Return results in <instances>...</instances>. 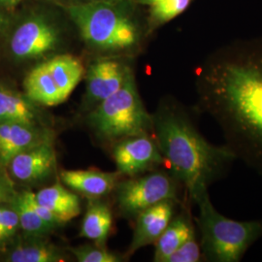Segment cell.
Segmentation results:
<instances>
[{"mask_svg":"<svg viewBox=\"0 0 262 262\" xmlns=\"http://www.w3.org/2000/svg\"><path fill=\"white\" fill-rule=\"evenodd\" d=\"M56 166V150L51 140L19 152L8 163L11 175L27 184L47 179L54 173Z\"/></svg>","mask_w":262,"mask_h":262,"instance_id":"obj_9","label":"cell"},{"mask_svg":"<svg viewBox=\"0 0 262 262\" xmlns=\"http://www.w3.org/2000/svg\"><path fill=\"white\" fill-rule=\"evenodd\" d=\"M21 0H0V5L6 6V7H13L17 4H19Z\"/></svg>","mask_w":262,"mask_h":262,"instance_id":"obj_28","label":"cell"},{"mask_svg":"<svg viewBox=\"0 0 262 262\" xmlns=\"http://www.w3.org/2000/svg\"><path fill=\"white\" fill-rule=\"evenodd\" d=\"M199 261H204V258L200 242L197 240L196 234H194L172 253L166 262Z\"/></svg>","mask_w":262,"mask_h":262,"instance_id":"obj_24","label":"cell"},{"mask_svg":"<svg viewBox=\"0 0 262 262\" xmlns=\"http://www.w3.org/2000/svg\"><path fill=\"white\" fill-rule=\"evenodd\" d=\"M15 193L9 180L0 174V204H9Z\"/></svg>","mask_w":262,"mask_h":262,"instance_id":"obj_26","label":"cell"},{"mask_svg":"<svg viewBox=\"0 0 262 262\" xmlns=\"http://www.w3.org/2000/svg\"><path fill=\"white\" fill-rule=\"evenodd\" d=\"M38 202L56 216L60 225L70 222L81 213L79 197L66 189L59 182L35 193Z\"/></svg>","mask_w":262,"mask_h":262,"instance_id":"obj_16","label":"cell"},{"mask_svg":"<svg viewBox=\"0 0 262 262\" xmlns=\"http://www.w3.org/2000/svg\"><path fill=\"white\" fill-rule=\"evenodd\" d=\"M19 216V227L28 237H43L54 230L45 223L31 206L28 199V190L16 192L9 202Z\"/></svg>","mask_w":262,"mask_h":262,"instance_id":"obj_21","label":"cell"},{"mask_svg":"<svg viewBox=\"0 0 262 262\" xmlns=\"http://www.w3.org/2000/svg\"><path fill=\"white\" fill-rule=\"evenodd\" d=\"M69 252L72 253L79 262H119L121 257L115 253L109 252L105 247L100 246H80L70 248Z\"/></svg>","mask_w":262,"mask_h":262,"instance_id":"obj_23","label":"cell"},{"mask_svg":"<svg viewBox=\"0 0 262 262\" xmlns=\"http://www.w3.org/2000/svg\"><path fill=\"white\" fill-rule=\"evenodd\" d=\"M152 134L165 164L191 203L224 178L237 160L225 144L207 141L188 114L172 102L162 104L152 116Z\"/></svg>","mask_w":262,"mask_h":262,"instance_id":"obj_2","label":"cell"},{"mask_svg":"<svg viewBox=\"0 0 262 262\" xmlns=\"http://www.w3.org/2000/svg\"><path fill=\"white\" fill-rule=\"evenodd\" d=\"M125 3L81 1L66 6L84 42L100 51H125L138 47L143 30Z\"/></svg>","mask_w":262,"mask_h":262,"instance_id":"obj_3","label":"cell"},{"mask_svg":"<svg viewBox=\"0 0 262 262\" xmlns=\"http://www.w3.org/2000/svg\"><path fill=\"white\" fill-rule=\"evenodd\" d=\"M135 4H138V5H143V6H148L150 7L152 4L159 2L160 0H132Z\"/></svg>","mask_w":262,"mask_h":262,"instance_id":"obj_27","label":"cell"},{"mask_svg":"<svg viewBox=\"0 0 262 262\" xmlns=\"http://www.w3.org/2000/svg\"><path fill=\"white\" fill-rule=\"evenodd\" d=\"M178 181L172 174L152 171L131 177L117 186L120 209L124 215L136 216L142 211L166 200L178 202Z\"/></svg>","mask_w":262,"mask_h":262,"instance_id":"obj_6","label":"cell"},{"mask_svg":"<svg viewBox=\"0 0 262 262\" xmlns=\"http://www.w3.org/2000/svg\"><path fill=\"white\" fill-rule=\"evenodd\" d=\"M193 0H160L152 4L147 19V32L150 33L159 27L177 18L189 7Z\"/></svg>","mask_w":262,"mask_h":262,"instance_id":"obj_22","label":"cell"},{"mask_svg":"<svg viewBox=\"0 0 262 262\" xmlns=\"http://www.w3.org/2000/svg\"><path fill=\"white\" fill-rule=\"evenodd\" d=\"M60 30L45 14H33L24 19L10 39V51L19 60L39 59L56 51Z\"/></svg>","mask_w":262,"mask_h":262,"instance_id":"obj_7","label":"cell"},{"mask_svg":"<svg viewBox=\"0 0 262 262\" xmlns=\"http://www.w3.org/2000/svg\"><path fill=\"white\" fill-rule=\"evenodd\" d=\"M7 261L60 262L66 260L63 252L55 245L43 240V237H28L10 251Z\"/></svg>","mask_w":262,"mask_h":262,"instance_id":"obj_18","label":"cell"},{"mask_svg":"<svg viewBox=\"0 0 262 262\" xmlns=\"http://www.w3.org/2000/svg\"><path fill=\"white\" fill-rule=\"evenodd\" d=\"M132 71L126 63L116 59L104 58L94 61L86 72V98L99 104L117 93Z\"/></svg>","mask_w":262,"mask_h":262,"instance_id":"obj_10","label":"cell"},{"mask_svg":"<svg viewBox=\"0 0 262 262\" xmlns=\"http://www.w3.org/2000/svg\"><path fill=\"white\" fill-rule=\"evenodd\" d=\"M61 182L84 196L98 198L110 193L117 186L118 176L100 170H63L60 172Z\"/></svg>","mask_w":262,"mask_h":262,"instance_id":"obj_13","label":"cell"},{"mask_svg":"<svg viewBox=\"0 0 262 262\" xmlns=\"http://www.w3.org/2000/svg\"><path fill=\"white\" fill-rule=\"evenodd\" d=\"M50 140L51 133L35 125L0 122V163L8 165L19 152Z\"/></svg>","mask_w":262,"mask_h":262,"instance_id":"obj_12","label":"cell"},{"mask_svg":"<svg viewBox=\"0 0 262 262\" xmlns=\"http://www.w3.org/2000/svg\"><path fill=\"white\" fill-rule=\"evenodd\" d=\"M114 159L118 171L129 177L150 172L165 164L157 142L150 135L124 138L114 149Z\"/></svg>","mask_w":262,"mask_h":262,"instance_id":"obj_8","label":"cell"},{"mask_svg":"<svg viewBox=\"0 0 262 262\" xmlns=\"http://www.w3.org/2000/svg\"><path fill=\"white\" fill-rule=\"evenodd\" d=\"M178 202L166 200L142 211L136 215V225L127 254L136 253L141 248L156 243L174 216Z\"/></svg>","mask_w":262,"mask_h":262,"instance_id":"obj_11","label":"cell"},{"mask_svg":"<svg viewBox=\"0 0 262 262\" xmlns=\"http://www.w3.org/2000/svg\"><path fill=\"white\" fill-rule=\"evenodd\" d=\"M195 220L200 232L204 261L240 262L248 250L262 237V220L239 222L222 215L209 190L197 198Z\"/></svg>","mask_w":262,"mask_h":262,"instance_id":"obj_4","label":"cell"},{"mask_svg":"<svg viewBox=\"0 0 262 262\" xmlns=\"http://www.w3.org/2000/svg\"><path fill=\"white\" fill-rule=\"evenodd\" d=\"M26 96L31 102L48 107L63 103L66 99L51 75L46 61L32 68L25 79Z\"/></svg>","mask_w":262,"mask_h":262,"instance_id":"obj_14","label":"cell"},{"mask_svg":"<svg viewBox=\"0 0 262 262\" xmlns=\"http://www.w3.org/2000/svg\"><path fill=\"white\" fill-rule=\"evenodd\" d=\"M28 97L0 86V122H12L35 125L36 112Z\"/></svg>","mask_w":262,"mask_h":262,"instance_id":"obj_20","label":"cell"},{"mask_svg":"<svg viewBox=\"0 0 262 262\" xmlns=\"http://www.w3.org/2000/svg\"><path fill=\"white\" fill-rule=\"evenodd\" d=\"M197 108L215 121L236 159L262 176V38L239 39L197 69Z\"/></svg>","mask_w":262,"mask_h":262,"instance_id":"obj_1","label":"cell"},{"mask_svg":"<svg viewBox=\"0 0 262 262\" xmlns=\"http://www.w3.org/2000/svg\"><path fill=\"white\" fill-rule=\"evenodd\" d=\"M19 228V221L16 210L11 206L0 204V243L12 238Z\"/></svg>","mask_w":262,"mask_h":262,"instance_id":"obj_25","label":"cell"},{"mask_svg":"<svg viewBox=\"0 0 262 262\" xmlns=\"http://www.w3.org/2000/svg\"><path fill=\"white\" fill-rule=\"evenodd\" d=\"M5 18H4V16L0 13V31L2 30V28H4V26H5Z\"/></svg>","mask_w":262,"mask_h":262,"instance_id":"obj_31","label":"cell"},{"mask_svg":"<svg viewBox=\"0 0 262 262\" xmlns=\"http://www.w3.org/2000/svg\"><path fill=\"white\" fill-rule=\"evenodd\" d=\"M89 1H94V2H106V3H114V4H118V3L128 2V1H131V0H89Z\"/></svg>","mask_w":262,"mask_h":262,"instance_id":"obj_29","label":"cell"},{"mask_svg":"<svg viewBox=\"0 0 262 262\" xmlns=\"http://www.w3.org/2000/svg\"><path fill=\"white\" fill-rule=\"evenodd\" d=\"M112 224L110 208L101 201L92 200L88 205L80 235L94 241L97 246L105 247Z\"/></svg>","mask_w":262,"mask_h":262,"instance_id":"obj_19","label":"cell"},{"mask_svg":"<svg viewBox=\"0 0 262 262\" xmlns=\"http://www.w3.org/2000/svg\"><path fill=\"white\" fill-rule=\"evenodd\" d=\"M196 234L195 226L188 211L173 216L167 227L156 241L154 261L166 262L169 256L192 235Z\"/></svg>","mask_w":262,"mask_h":262,"instance_id":"obj_15","label":"cell"},{"mask_svg":"<svg viewBox=\"0 0 262 262\" xmlns=\"http://www.w3.org/2000/svg\"><path fill=\"white\" fill-rule=\"evenodd\" d=\"M89 120L94 129L107 139L152 134V116L141 99L133 71L117 93L97 104Z\"/></svg>","mask_w":262,"mask_h":262,"instance_id":"obj_5","label":"cell"},{"mask_svg":"<svg viewBox=\"0 0 262 262\" xmlns=\"http://www.w3.org/2000/svg\"><path fill=\"white\" fill-rule=\"evenodd\" d=\"M53 1H57V2H62V3H66L68 2V5L73 4V3H77V2H81L80 0H53ZM67 5V6H68Z\"/></svg>","mask_w":262,"mask_h":262,"instance_id":"obj_30","label":"cell"},{"mask_svg":"<svg viewBox=\"0 0 262 262\" xmlns=\"http://www.w3.org/2000/svg\"><path fill=\"white\" fill-rule=\"evenodd\" d=\"M46 63L56 85L67 99L84 76L82 61L71 55H59L50 58Z\"/></svg>","mask_w":262,"mask_h":262,"instance_id":"obj_17","label":"cell"}]
</instances>
